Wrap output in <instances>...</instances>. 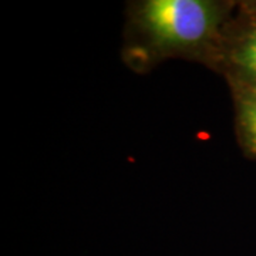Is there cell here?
<instances>
[{
    "mask_svg": "<svg viewBox=\"0 0 256 256\" xmlns=\"http://www.w3.org/2000/svg\"><path fill=\"white\" fill-rule=\"evenodd\" d=\"M229 9L210 0L141 2L131 16L137 48L152 58L218 50Z\"/></svg>",
    "mask_w": 256,
    "mask_h": 256,
    "instance_id": "obj_1",
    "label": "cell"
},
{
    "mask_svg": "<svg viewBox=\"0 0 256 256\" xmlns=\"http://www.w3.org/2000/svg\"><path fill=\"white\" fill-rule=\"evenodd\" d=\"M224 67L232 88L256 92V3L224 32Z\"/></svg>",
    "mask_w": 256,
    "mask_h": 256,
    "instance_id": "obj_2",
    "label": "cell"
},
{
    "mask_svg": "<svg viewBox=\"0 0 256 256\" xmlns=\"http://www.w3.org/2000/svg\"><path fill=\"white\" fill-rule=\"evenodd\" d=\"M236 112V132L246 156L256 160V92L232 88Z\"/></svg>",
    "mask_w": 256,
    "mask_h": 256,
    "instance_id": "obj_3",
    "label": "cell"
}]
</instances>
